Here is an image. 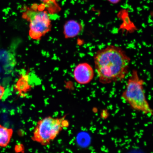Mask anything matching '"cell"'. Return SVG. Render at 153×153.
I'll use <instances>...</instances> for the list:
<instances>
[{"label": "cell", "instance_id": "obj_1", "mask_svg": "<svg viewBox=\"0 0 153 153\" xmlns=\"http://www.w3.org/2000/svg\"><path fill=\"white\" fill-rule=\"evenodd\" d=\"M94 59L99 81L102 84L124 79L128 72L131 60L122 48L114 45L97 51Z\"/></svg>", "mask_w": 153, "mask_h": 153}, {"label": "cell", "instance_id": "obj_2", "mask_svg": "<svg viewBox=\"0 0 153 153\" xmlns=\"http://www.w3.org/2000/svg\"><path fill=\"white\" fill-rule=\"evenodd\" d=\"M144 84V81L139 77L137 71L133 70L121 97L133 110L152 116L153 110L147 100Z\"/></svg>", "mask_w": 153, "mask_h": 153}, {"label": "cell", "instance_id": "obj_3", "mask_svg": "<svg viewBox=\"0 0 153 153\" xmlns=\"http://www.w3.org/2000/svg\"><path fill=\"white\" fill-rule=\"evenodd\" d=\"M69 126V123L65 116L62 118L47 117L38 121L31 139L43 146H47L56 138L63 129Z\"/></svg>", "mask_w": 153, "mask_h": 153}, {"label": "cell", "instance_id": "obj_4", "mask_svg": "<svg viewBox=\"0 0 153 153\" xmlns=\"http://www.w3.org/2000/svg\"><path fill=\"white\" fill-rule=\"evenodd\" d=\"M22 17L30 22L29 34L32 39H39L51 30V21L47 11L28 9Z\"/></svg>", "mask_w": 153, "mask_h": 153}, {"label": "cell", "instance_id": "obj_5", "mask_svg": "<svg viewBox=\"0 0 153 153\" xmlns=\"http://www.w3.org/2000/svg\"><path fill=\"white\" fill-rule=\"evenodd\" d=\"M74 77L76 82L80 85H85L92 81L94 77V71L88 63H80L76 66L74 71Z\"/></svg>", "mask_w": 153, "mask_h": 153}, {"label": "cell", "instance_id": "obj_6", "mask_svg": "<svg viewBox=\"0 0 153 153\" xmlns=\"http://www.w3.org/2000/svg\"><path fill=\"white\" fill-rule=\"evenodd\" d=\"M83 27L79 22L75 20H70L65 24L64 27L65 37L66 38L76 37L81 33Z\"/></svg>", "mask_w": 153, "mask_h": 153}, {"label": "cell", "instance_id": "obj_7", "mask_svg": "<svg viewBox=\"0 0 153 153\" xmlns=\"http://www.w3.org/2000/svg\"><path fill=\"white\" fill-rule=\"evenodd\" d=\"M31 88L29 82V76L27 74H25L20 76L15 85L14 89L20 97H24L30 90Z\"/></svg>", "mask_w": 153, "mask_h": 153}, {"label": "cell", "instance_id": "obj_8", "mask_svg": "<svg viewBox=\"0 0 153 153\" xmlns=\"http://www.w3.org/2000/svg\"><path fill=\"white\" fill-rule=\"evenodd\" d=\"M13 130L0 124V147L5 148L9 144L12 138Z\"/></svg>", "mask_w": 153, "mask_h": 153}, {"label": "cell", "instance_id": "obj_9", "mask_svg": "<svg viewBox=\"0 0 153 153\" xmlns=\"http://www.w3.org/2000/svg\"><path fill=\"white\" fill-rule=\"evenodd\" d=\"M5 92V89L3 86L0 85V100H1Z\"/></svg>", "mask_w": 153, "mask_h": 153}, {"label": "cell", "instance_id": "obj_10", "mask_svg": "<svg viewBox=\"0 0 153 153\" xmlns=\"http://www.w3.org/2000/svg\"><path fill=\"white\" fill-rule=\"evenodd\" d=\"M39 1L47 4L50 3H54L55 2V0H39Z\"/></svg>", "mask_w": 153, "mask_h": 153}, {"label": "cell", "instance_id": "obj_11", "mask_svg": "<svg viewBox=\"0 0 153 153\" xmlns=\"http://www.w3.org/2000/svg\"><path fill=\"white\" fill-rule=\"evenodd\" d=\"M108 1L113 4H116L119 3L121 0H108Z\"/></svg>", "mask_w": 153, "mask_h": 153}]
</instances>
